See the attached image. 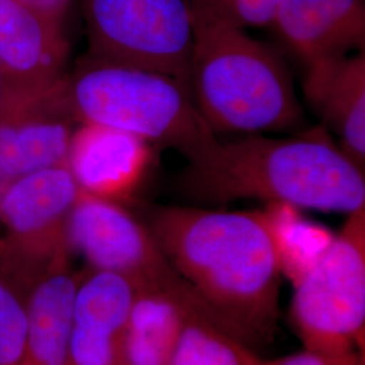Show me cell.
<instances>
[{"label":"cell","instance_id":"cell-17","mask_svg":"<svg viewBox=\"0 0 365 365\" xmlns=\"http://www.w3.org/2000/svg\"><path fill=\"white\" fill-rule=\"evenodd\" d=\"M300 209L268 203L264 211L274 235L282 274L295 286L331 244L334 235L304 218Z\"/></svg>","mask_w":365,"mask_h":365},{"label":"cell","instance_id":"cell-5","mask_svg":"<svg viewBox=\"0 0 365 365\" xmlns=\"http://www.w3.org/2000/svg\"><path fill=\"white\" fill-rule=\"evenodd\" d=\"M348 215L294 286L291 321L303 348L314 352L364 353L365 207Z\"/></svg>","mask_w":365,"mask_h":365},{"label":"cell","instance_id":"cell-6","mask_svg":"<svg viewBox=\"0 0 365 365\" xmlns=\"http://www.w3.org/2000/svg\"><path fill=\"white\" fill-rule=\"evenodd\" d=\"M78 192L66 165L6 182L0 202V272L24 299L41 276L71 259L66 226Z\"/></svg>","mask_w":365,"mask_h":365},{"label":"cell","instance_id":"cell-22","mask_svg":"<svg viewBox=\"0 0 365 365\" xmlns=\"http://www.w3.org/2000/svg\"><path fill=\"white\" fill-rule=\"evenodd\" d=\"M54 26L66 30V21L73 0H18Z\"/></svg>","mask_w":365,"mask_h":365},{"label":"cell","instance_id":"cell-3","mask_svg":"<svg viewBox=\"0 0 365 365\" xmlns=\"http://www.w3.org/2000/svg\"><path fill=\"white\" fill-rule=\"evenodd\" d=\"M192 51L188 83L215 134L289 130L303 119L287 66L252 38L222 0H191Z\"/></svg>","mask_w":365,"mask_h":365},{"label":"cell","instance_id":"cell-23","mask_svg":"<svg viewBox=\"0 0 365 365\" xmlns=\"http://www.w3.org/2000/svg\"><path fill=\"white\" fill-rule=\"evenodd\" d=\"M6 180L0 176V202H1V195H3V191H4V187H6Z\"/></svg>","mask_w":365,"mask_h":365},{"label":"cell","instance_id":"cell-18","mask_svg":"<svg viewBox=\"0 0 365 365\" xmlns=\"http://www.w3.org/2000/svg\"><path fill=\"white\" fill-rule=\"evenodd\" d=\"M261 359L207 315L192 314L182 327L168 365H260Z\"/></svg>","mask_w":365,"mask_h":365},{"label":"cell","instance_id":"cell-20","mask_svg":"<svg viewBox=\"0 0 365 365\" xmlns=\"http://www.w3.org/2000/svg\"><path fill=\"white\" fill-rule=\"evenodd\" d=\"M235 19L244 26L274 25L280 0H222Z\"/></svg>","mask_w":365,"mask_h":365},{"label":"cell","instance_id":"cell-25","mask_svg":"<svg viewBox=\"0 0 365 365\" xmlns=\"http://www.w3.org/2000/svg\"><path fill=\"white\" fill-rule=\"evenodd\" d=\"M261 361H262V359H261ZM260 365H261V363H260Z\"/></svg>","mask_w":365,"mask_h":365},{"label":"cell","instance_id":"cell-1","mask_svg":"<svg viewBox=\"0 0 365 365\" xmlns=\"http://www.w3.org/2000/svg\"><path fill=\"white\" fill-rule=\"evenodd\" d=\"M146 226L218 327L250 349L274 337L283 274L262 210L165 206Z\"/></svg>","mask_w":365,"mask_h":365},{"label":"cell","instance_id":"cell-11","mask_svg":"<svg viewBox=\"0 0 365 365\" xmlns=\"http://www.w3.org/2000/svg\"><path fill=\"white\" fill-rule=\"evenodd\" d=\"M153 160V145L113 128L80 123L66 168L80 191L122 203L138 190Z\"/></svg>","mask_w":365,"mask_h":365},{"label":"cell","instance_id":"cell-13","mask_svg":"<svg viewBox=\"0 0 365 365\" xmlns=\"http://www.w3.org/2000/svg\"><path fill=\"white\" fill-rule=\"evenodd\" d=\"M274 26L306 66L364 51L363 0H280Z\"/></svg>","mask_w":365,"mask_h":365},{"label":"cell","instance_id":"cell-21","mask_svg":"<svg viewBox=\"0 0 365 365\" xmlns=\"http://www.w3.org/2000/svg\"><path fill=\"white\" fill-rule=\"evenodd\" d=\"M261 365H365L364 353H348V354H327L304 349L292 353L280 359L265 360Z\"/></svg>","mask_w":365,"mask_h":365},{"label":"cell","instance_id":"cell-10","mask_svg":"<svg viewBox=\"0 0 365 365\" xmlns=\"http://www.w3.org/2000/svg\"><path fill=\"white\" fill-rule=\"evenodd\" d=\"M69 45L54 26L18 0H0L1 95L51 87L66 76Z\"/></svg>","mask_w":365,"mask_h":365},{"label":"cell","instance_id":"cell-8","mask_svg":"<svg viewBox=\"0 0 365 365\" xmlns=\"http://www.w3.org/2000/svg\"><path fill=\"white\" fill-rule=\"evenodd\" d=\"M66 237L71 252L80 253L92 269L120 274L137 289L167 292L205 313L149 227L122 203L80 191L68 218Z\"/></svg>","mask_w":365,"mask_h":365},{"label":"cell","instance_id":"cell-19","mask_svg":"<svg viewBox=\"0 0 365 365\" xmlns=\"http://www.w3.org/2000/svg\"><path fill=\"white\" fill-rule=\"evenodd\" d=\"M26 331L25 299L0 272V365H24Z\"/></svg>","mask_w":365,"mask_h":365},{"label":"cell","instance_id":"cell-7","mask_svg":"<svg viewBox=\"0 0 365 365\" xmlns=\"http://www.w3.org/2000/svg\"><path fill=\"white\" fill-rule=\"evenodd\" d=\"M83 10L88 54L190 84L191 0H83Z\"/></svg>","mask_w":365,"mask_h":365},{"label":"cell","instance_id":"cell-24","mask_svg":"<svg viewBox=\"0 0 365 365\" xmlns=\"http://www.w3.org/2000/svg\"><path fill=\"white\" fill-rule=\"evenodd\" d=\"M1 93H3V90H1V80H0V102H1Z\"/></svg>","mask_w":365,"mask_h":365},{"label":"cell","instance_id":"cell-16","mask_svg":"<svg viewBox=\"0 0 365 365\" xmlns=\"http://www.w3.org/2000/svg\"><path fill=\"white\" fill-rule=\"evenodd\" d=\"M192 314L205 313L167 292L137 289L118 365H168L182 327Z\"/></svg>","mask_w":365,"mask_h":365},{"label":"cell","instance_id":"cell-9","mask_svg":"<svg viewBox=\"0 0 365 365\" xmlns=\"http://www.w3.org/2000/svg\"><path fill=\"white\" fill-rule=\"evenodd\" d=\"M66 76L39 91L1 95L0 176L6 182L66 165L72 135L80 125Z\"/></svg>","mask_w":365,"mask_h":365},{"label":"cell","instance_id":"cell-12","mask_svg":"<svg viewBox=\"0 0 365 365\" xmlns=\"http://www.w3.org/2000/svg\"><path fill=\"white\" fill-rule=\"evenodd\" d=\"M135 291L120 274L92 268L80 274L68 365H118Z\"/></svg>","mask_w":365,"mask_h":365},{"label":"cell","instance_id":"cell-15","mask_svg":"<svg viewBox=\"0 0 365 365\" xmlns=\"http://www.w3.org/2000/svg\"><path fill=\"white\" fill-rule=\"evenodd\" d=\"M80 274L69 259L41 276L25 297L24 365H68L73 300Z\"/></svg>","mask_w":365,"mask_h":365},{"label":"cell","instance_id":"cell-2","mask_svg":"<svg viewBox=\"0 0 365 365\" xmlns=\"http://www.w3.org/2000/svg\"><path fill=\"white\" fill-rule=\"evenodd\" d=\"M180 187L207 206L260 199L327 212L365 207L364 170L324 128L282 138L259 133L229 143L217 140L188 160Z\"/></svg>","mask_w":365,"mask_h":365},{"label":"cell","instance_id":"cell-14","mask_svg":"<svg viewBox=\"0 0 365 365\" xmlns=\"http://www.w3.org/2000/svg\"><path fill=\"white\" fill-rule=\"evenodd\" d=\"M307 66L304 96L344 153L364 170L365 54L360 51Z\"/></svg>","mask_w":365,"mask_h":365},{"label":"cell","instance_id":"cell-4","mask_svg":"<svg viewBox=\"0 0 365 365\" xmlns=\"http://www.w3.org/2000/svg\"><path fill=\"white\" fill-rule=\"evenodd\" d=\"M66 84L80 123L172 148L187 161L218 140L197 110L190 84L167 73L87 54Z\"/></svg>","mask_w":365,"mask_h":365}]
</instances>
